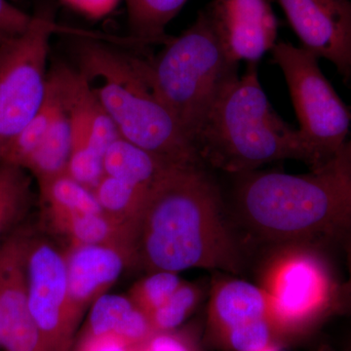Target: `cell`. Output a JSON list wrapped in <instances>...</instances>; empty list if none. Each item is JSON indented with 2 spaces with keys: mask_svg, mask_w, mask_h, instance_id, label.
<instances>
[{
  "mask_svg": "<svg viewBox=\"0 0 351 351\" xmlns=\"http://www.w3.org/2000/svg\"><path fill=\"white\" fill-rule=\"evenodd\" d=\"M31 196V180L27 171L0 162V242L24 218Z\"/></svg>",
  "mask_w": 351,
  "mask_h": 351,
  "instance_id": "7402d4cb",
  "label": "cell"
},
{
  "mask_svg": "<svg viewBox=\"0 0 351 351\" xmlns=\"http://www.w3.org/2000/svg\"><path fill=\"white\" fill-rule=\"evenodd\" d=\"M29 237L25 230H14L0 242V346L5 351H44L29 306Z\"/></svg>",
  "mask_w": 351,
  "mask_h": 351,
  "instance_id": "7c38bea8",
  "label": "cell"
},
{
  "mask_svg": "<svg viewBox=\"0 0 351 351\" xmlns=\"http://www.w3.org/2000/svg\"><path fill=\"white\" fill-rule=\"evenodd\" d=\"M204 11L232 64H258L276 44L278 20L270 0H212Z\"/></svg>",
  "mask_w": 351,
  "mask_h": 351,
  "instance_id": "4fadbf2b",
  "label": "cell"
},
{
  "mask_svg": "<svg viewBox=\"0 0 351 351\" xmlns=\"http://www.w3.org/2000/svg\"><path fill=\"white\" fill-rule=\"evenodd\" d=\"M203 289L184 281L168 301L149 316L154 332H171L193 313L202 299Z\"/></svg>",
  "mask_w": 351,
  "mask_h": 351,
  "instance_id": "cb8c5ba5",
  "label": "cell"
},
{
  "mask_svg": "<svg viewBox=\"0 0 351 351\" xmlns=\"http://www.w3.org/2000/svg\"><path fill=\"white\" fill-rule=\"evenodd\" d=\"M341 154H343V158H345L346 162L348 164L351 173V140L350 142H346Z\"/></svg>",
  "mask_w": 351,
  "mask_h": 351,
  "instance_id": "4dcf8cb0",
  "label": "cell"
},
{
  "mask_svg": "<svg viewBox=\"0 0 351 351\" xmlns=\"http://www.w3.org/2000/svg\"><path fill=\"white\" fill-rule=\"evenodd\" d=\"M55 34L93 39L101 36L59 25L43 13L32 15L27 29L0 47V156L43 106L49 76L46 66L50 39Z\"/></svg>",
  "mask_w": 351,
  "mask_h": 351,
  "instance_id": "ba28073f",
  "label": "cell"
},
{
  "mask_svg": "<svg viewBox=\"0 0 351 351\" xmlns=\"http://www.w3.org/2000/svg\"><path fill=\"white\" fill-rule=\"evenodd\" d=\"M134 260L147 272L243 271L241 240L206 166L171 164L152 184L134 223Z\"/></svg>",
  "mask_w": 351,
  "mask_h": 351,
  "instance_id": "6da1fadb",
  "label": "cell"
},
{
  "mask_svg": "<svg viewBox=\"0 0 351 351\" xmlns=\"http://www.w3.org/2000/svg\"><path fill=\"white\" fill-rule=\"evenodd\" d=\"M58 232L69 239V246L114 247L134 260V226L130 223L100 213L75 215L53 223Z\"/></svg>",
  "mask_w": 351,
  "mask_h": 351,
  "instance_id": "2e32d148",
  "label": "cell"
},
{
  "mask_svg": "<svg viewBox=\"0 0 351 351\" xmlns=\"http://www.w3.org/2000/svg\"><path fill=\"white\" fill-rule=\"evenodd\" d=\"M137 60L157 98L195 147L219 95L239 75V64L226 56L204 9L188 29L164 44L156 56Z\"/></svg>",
  "mask_w": 351,
  "mask_h": 351,
  "instance_id": "5b68a950",
  "label": "cell"
},
{
  "mask_svg": "<svg viewBox=\"0 0 351 351\" xmlns=\"http://www.w3.org/2000/svg\"><path fill=\"white\" fill-rule=\"evenodd\" d=\"M270 52L287 83L298 130L313 159L311 170L318 169L343 152L350 133V110L313 53L285 41L276 43Z\"/></svg>",
  "mask_w": 351,
  "mask_h": 351,
  "instance_id": "52a82bcc",
  "label": "cell"
},
{
  "mask_svg": "<svg viewBox=\"0 0 351 351\" xmlns=\"http://www.w3.org/2000/svg\"><path fill=\"white\" fill-rule=\"evenodd\" d=\"M104 173L134 186L149 189L171 164L120 136L104 154Z\"/></svg>",
  "mask_w": 351,
  "mask_h": 351,
  "instance_id": "e0dca14e",
  "label": "cell"
},
{
  "mask_svg": "<svg viewBox=\"0 0 351 351\" xmlns=\"http://www.w3.org/2000/svg\"><path fill=\"white\" fill-rule=\"evenodd\" d=\"M182 282L184 280L176 272L164 270L149 272L147 276L134 284L128 297L149 318L168 301Z\"/></svg>",
  "mask_w": 351,
  "mask_h": 351,
  "instance_id": "d4e9b609",
  "label": "cell"
},
{
  "mask_svg": "<svg viewBox=\"0 0 351 351\" xmlns=\"http://www.w3.org/2000/svg\"><path fill=\"white\" fill-rule=\"evenodd\" d=\"M29 311L40 332L44 351H66L69 322L66 252L48 240L29 237L27 252Z\"/></svg>",
  "mask_w": 351,
  "mask_h": 351,
  "instance_id": "30bf717a",
  "label": "cell"
},
{
  "mask_svg": "<svg viewBox=\"0 0 351 351\" xmlns=\"http://www.w3.org/2000/svg\"><path fill=\"white\" fill-rule=\"evenodd\" d=\"M88 334L117 337L134 346L154 334L149 318L127 295L105 294L90 307Z\"/></svg>",
  "mask_w": 351,
  "mask_h": 351,
  "instance_id": "9a60e30c",
  "label": "cell"
},
{
  "mask_svg": "<svg viewBox=\"0 0 351 351\" xmlns=\"http://www.w3.org/2000/svg\"><path fill=\"white\" fill-rule=\"evenodd\" d=\"M348 252V269H350V278L346 285L343 286V308L351 311V237L345 245Z\"/></svg>",
  "mask_w": 351,
  "mask_h": 351,
  "instance_id": "f546056e",
  "label": "cell"
},
{
  "mask_svg": "<svg viewBox=\"0 0 351 351\" xmlns=\"http://www.w3.org/2000/svg\"><path fill=\"white\" fill-rule=\"evenodd\" d=\"M80 71L93 87L122 138L175 164H203L168 108L157 98L136 57L83 38L77 44ZM204 165V164H203Z\"/></svg>",
  "mask_w": 351,
  "mask_h": 351,
  "instance_id": "277c9868",
  "label": "cell"
},
{
  "mask_svg": "<svg viewBox=\"0 0 351 351\" xmlns=\"http://www.w3.org/2000/svg\"><path fill=\"white\" fill-rule=\"evenodd\" d=\"M69 6L92 19H101L112 12L120 0H64Z\"/></svg>",
  "mask_w": 351,
  "mask_h": 351,
  "instance_id": "f1b7e54d",
  "label": "cell"
},
{
  "mask_svg": "<svg viewBox=\"0 0 351 351\" xmlns=\"http://www.w3.org/2000/svg\"><path fill=\"white\" fill-rule=\"evenodd\" d=\"M149 189L104 174L93 189V193L105 213L134 226Z\"/></svg>",
  "mask_w": 351,
  "mask_h": 351,
  "instance_id": "603a6c76",
  "label": "cell"
},
{
  "mask_svg": "<svg viewBox=\"0 0 351 351\" xmlns=\"http://www.w3.org/2000/svg\"><path fill=\"white\" fill-rule=\"evenodd\" d=\"M346 351H351V339L346 343Z\"/></svg>",
  "mask_w": 351,
  "mask_h": 351,
  "instance_id": "836d02e7",
  "label": "cell"
},
{
  "mask_svg": "<svg viewBox=\"0 0 351 351\" xmlns=\"http://www.w3.org/2000/svg\"><path fill=\"white\" fill-rule=\"evenodd\" d=\"M341 152L307 174L230 175L234 181L226 204L237 232L271 248L346 245L351 237V173Z\"/></svg>",
  "mask_w": 351,
  "mask_h": 351,
  "instance_id": "7a4b0ae2",
  "label": "cell"
},
{
  "mask_svg": "<svg viewBox=\"0 0 351 351\" xmlns=\"http://www.w3.org/2000/svg\"><path fill=\"white\" fill-rule=\"evenodd\" d=\"M133 38L142 45L170 40L166 27L188 0H125Z\"/></svg>",
  "mask_w": 351,
  "mask_h": 351,
  "instance_id": "ffe728a7",
  "label": "cell"
},
{
  "mask_svg": "<svg viewBox=\"0 0 351 351\" xmlns=\"http://www.w3.org/2000/svg\"><path fill=\"white\" fill-rule=\"evenodd\" d=\"M205 166L230 175L260 169L265 164L295 159L313 167L299 130L284 121L263 91L258 64H247L219 95L195 138Z\"/></svg>",
  "mask_w": 351,
  "mask_h": 351,
  "instance_id": "3957f363",
  "label": "cell"
},
{
  "mask_svg": "<svg viewBox=\"0 0 351 351\" xmlns=\"http://www.w3.org/2000/svg\"><path fill=\"white\" fill-rule=\"evenodd\" d=\"M71 145V124L59 87V99L49 128L43 142L29 157L24 169L32 173L38 182L66 172Z\"/></svg>",
  "mask_w": 351,
  "mask_h": 351,
  "instance_id": "ac0fdd59",
  "label": "cell"
},
{
  "mask_svg": "<svg viewBox=\"0 0 351 351\" xmlns=\"http://www.w3.org/2000/svg\"><path fill=\"white\" fill-rule=\"evenodd\" d=\"M58 99L59 86L54 73L51 71L43 106L24 128L5 145L0 156V162L11 164L24 169L29 157L38 149L47 133Z\"/></svg>",
  "mask_w": 351,
  "mask_h": 351,
  "instance_id": "44dd1931",
  "label": "cell"
},
{
  "mask_svg": "<svg viewBox=\"0 0 351 351\" xmlns=\"http://www.w3.org/2000/svg\"><path fill=\"white\" fill-rule=\"evenodd\" d=\"M11 38V36L5 34V32H0V47L3 45L4 43Z\"/></svg>",
  "mask_w": 351,
  "mask_h": 351,
  "instance_id": "1f68e13d",
  "label": "cell"
},
{
  "mask_svg": "<svg viewBox=\"0 0 351 351\" xmlns=\"http://www.w3.org/2000/svg\"><path fill=\"white\" fill-rule=\"evenodd\" d=\"M68 270L69 322L73 332L83 313L107 294L127 265H133L126 252L114 247L69 246Z\"/></svg>",
  "mask_w": 351,
  "mask_h": 351,
  "instance_id": "5bb4252c",
  "label": "cell"
},
{
  "mask_svg": "<svg viewBox=\"0 0 351 351\" xmlns=\"http://www.w3.org/2000/svg\"><path fill=\"white\" fill-rule=\"evenodd\" d=\"M302 47L351 82V0H277Z\"/></svg>",
  "mask_w": 351,
  "mask_h": 351,
  "instance_id": "8fae6325",
  "label": "cell"
},
{
  "mask_svg": "<svg viewBox=\"0 0 351 351\" xmlns=\"http://www.w3.org/2000/svg\"><path fill=\"white\" fill-rule=\"evenodd\" d=\"M260 351H280L278 350V348H276V346L274 345V343H271V345L267 346V348H263L262 350Z\"/></svg>",
  "mask_w": 351,
  "mask_h": 351,
  "instance_id": "d6a6232c",
  "label": "cell"
},
{
  "mask_svg": "<svg viewBox=\"0 0 351 351\" xmlns=\"http://www.w3.org/2000/svg\"><path fill=\"white\" fill-rule=\"evenodd\" d=\"M271 250L261 267L258 285L267 295L276 335L307 331L343 308V286L324 250L302 245Z\"/></svg>",
  "mask_w": 351,
  "mask_h": 351,
  "instance_id": "8992f818",
  "label": "cell"
},
{
  "mask_svg": "<svg viewBox=\"0 0 351 351\" xmlns=\"http://www.w3.org/2000/svg\"><path fill=\"white\" fill-rule=\"evenodd\" d=\"M138 351H193L186 339L171 332H154Z\"/></svg>",
  "mask_w": 351,
  "mask_h": 351,
  "instance_id": "4316f807",
  "label": "cell"
},
{
  "mask_svg": "<svg viewBox=\"0 0 351 351\" xmlns=\"http://www.w3.org/2000/svg\"><path fill=\"white\" fill-rule=\"evenodd\" d=\"M208 324L219 343L234 351H260L276 336L269 319V301L258 285L218 277L210 291Z\"/></svg>",
  "mask_w": 351,
  "mask_h": 351,
  "instance_id": "9c48e42d",
  "label": "cell"
},
{
  "mask_svg": "<svg viewBox=\"0 0 351 351\" xmlns=\"http://www.w3.org/2000/svg\"><path fill=\"white\" fill-rule=\"evenodd\" d=\"M77 351H138V346H132L117 337L94 336L87 332Z\"/></svg>",
  "mask_w": 351,
  "mask_h": 351,
  "instance_id": "83f0119b",
  "label": "cell"
},
{
  "mask_svg": "<svg viewBox=\"0 0 351 351\" xmlns=\"http://www.w3.org/2000/svg\"><path fill=\"white\" fill-rule=\"evenodd\" d=\"M38 182L41 202L51 225L75 215L104 212L93 191L66 172Z\"/></svg>",
  "mask_w": 351,
  "mask_h": 351,
  "instance_id": "d6986e66",
  "label": "cell"
},
{
  "mask_svg": "<svg viewBox=\"0 0 351 351\" xmlns=\"http://www.w3.org/2000/svg\"><path fill=\"white\" fill-rule=\"evenodd\" d=\"M32 15L21 10L7 0H0V32L11 36L24 32L31 24Z\"/></svg>",
  "mask_w": 351,
  "mask_h": 351,
  "instance_id": "484cf974",
  "label": "cell"
}]
</instances>
